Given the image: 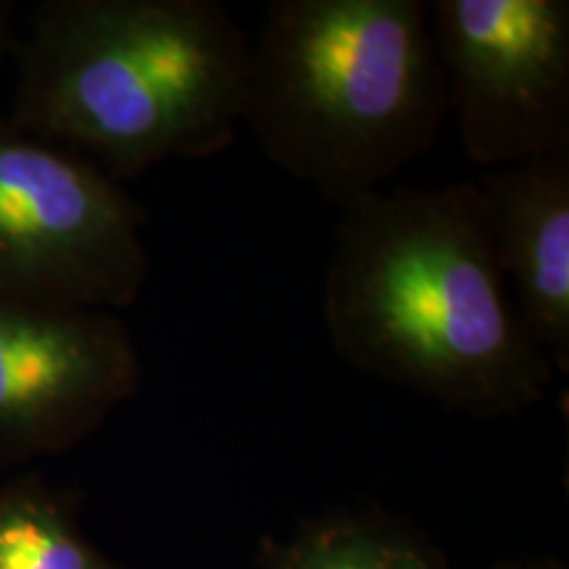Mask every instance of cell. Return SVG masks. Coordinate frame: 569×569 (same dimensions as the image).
<instances>
[{
  "label": "cell",
  "instance_id": "10",
  "mask_svg": "<svg viewBox=\"0 0 569 569\" xmlns=\"http://www.w3.org/2000/svg\"><path fill=\"white\" fill-rule=\"evenodd\" d=\"M13 3L9 0H0V61L6 59V53H11L17 48V38H13Z\"/></svg>",
  "mask_w": 569,
  "mask_h": 569
},
{
  "label": "cell",
  "instance_id": "7",
  "mask_svg": "<svg viewBox=\"0 0 569 569\" xmlns=\"http://www.w3.org/2000/svg\"><path fill=\"white\" fill-rule=\"evenodd\" d=\"M478 188L496 259L553 372H569V148L488 169Z\"/></svg>",
  "mask_w": 569,
  "mask_h": 569
},
{
  "label": "cell",
  "instance_id": "4",
  "mask_svg": "<svg viewBox=\"0 0 569 569\" xmlns=\"http://www.w3.org/2000/svg\"><path fill=\"white\" fill-rule=\"evenodd\" d=\"M142 230L122 182L0 117V296L117 315L151 272Z\"/></svg>",
  "mask_w": 569,
  "mask_h": 569
},
{
  "label": "cell",
  "instance_id": "8",
  "mask_svg": "<svg viewBox=\"0 0 569 569\" xmlns=\"http://www.w3.org/2000/svg\"><path fill=\"white\" fill-rule=\"evenodd\" d=\"M261 569H451L415 525L380 509L332 511L288 540H269Z\"/></svg>",
  "mask_w": 569,
  "mask_h": 569
},
{
  "label": "cell",
  "instance_id": "2",
  "mask_svg": "<svg viewBox=\"0 0 569 569\" xmlns=\"http://www.w3.org/2000/svg\"><path fill=\"white\" fill-rule=\"evenodd\" d=\"M248 46L213 0H48L13 48L9 119L117 182L209 159L243 127Z\"/></svg>",
  "mask_w": 569,
  "mask_h": 569
},
{
  "label": "cell",
  "instance_id": "1",
  "mask_svg": "<svg viewBox=\"0 0 569 569\" xmlns=\"http://www.w3.org/2000/svg\"><path fill=\"white\" fill-rule=\"evenodd\" d=\"M322 311L346 365L457 415L519 417L557 375L509 293L475 182L346 206Z\"/></svg>",
  "mask_w": 569,
  "mask_h": 569
},
{
  "label": "cell",
  "instance_id": "3",
  "mask_svg": "<svg viewBox=\"0 0 569 569\" xmlns=\"http://www.w3.org/2000/svg\"><path fill=\"white\" fill-rule=\"evenodd\" d=\"M446 111L427 0H272L248 46L243 124L340 209L430 151Z\"/></svg>",
  "mask_w": 569,
  "mask_h": 569
},
{
  "label": "cell",
  "instance_id": "6",
  "mask_svg": "<svg viewBox=\"0 0 569 569\" xmlns=\"http://www.w3.org/2000/svg\"><path fill=\"white\" fill-rule=\"evenodd\" d=\"M140 380L138 346L113 311L0 296V467L90 438Z\"/></svg>",
  "mask_w": 569,
  "mask_h": 569
},
{
  "label": "cell",
  "instance_id": "9",
  "mask_svg": "<svg viewBox=\"0 0 569 569\" xmlns=\"http://www.w3.org/2000/svg\"><path fill=\"white\" fill-rule=\"evenodd\" d=\"M0 569H122L82 530L74 509L38 478L0 486Z\"/></svg>",
  "mask_w": 569,
  "mask_h": 569
},
{
  "label": "cell",
  "instance_id": "11",
  "mask_svg": "<svg viewBox=\"0 0 569 569\" xmlns=\"http://www.w3.org/2000/svg\"><path fill=\"white\" fill-rule=\"evenodd\" d=\"M498 569H565L557 559H525V561H509Z\"/></svg>",
  "mask_w": 569,
  "mask_h": 569
},
{
  "label": "cell",
  "instance_id": "5",
  "mask_svg": "<svg viewBox=\"0 0 569 569\" xmlns=\"http://www.w3.org/2000/svg\"><path fill=\"white\" fill-rule=\"evenodd\" d=\"M448 111L478 167L569 148L567 0L430 3Z\"/></svg>",
  "mask_w": 569,
  "mask_h": 569
}]
</instances>
